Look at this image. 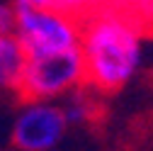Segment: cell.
Returning <instances> with one entry per match:
<instances>
[{
  "label": "cell",
  "mask_w": 153,
  "mask_h": 151,
  "mask_svg": "<svg viewBox=\"0 0 153 151\" xmlns=\"http://www.w3.org/2000/svg\"><path fill=\"white\" fill-rule=\"evenodd\" d=\"M143 34L109 10L95 12L80 25V56L85 85L109 98L134 78L141 64Z\"/></svg>",
  "instance_id": "cell-1"
},
{
  "label": "cell",
  "mask_w": 153,
  "mask_h": 151,
  "mask_svg": "<svg viewBox=\"0 0 153 151\" xmlns=\"http://www.w3.org/2000/svg\"><path fill=\"white\" fill-rule=\"evenodd\" d=\"M85 83V68L80 46L61 54H44V56H27V66L15 90L17 102H53L66 98L75 88Z\"/></svg>",
  "instance_id": "cell-2"
},
{
  "label": "cell",
  "mask_w": 153,
  "mask_h": 151,
  "mask_svg": "<svg viewBox=\"0 0 153 151\" xmlns=\"http://www.w3.org/2000/svg\"><path fill=\"white\" fill-rule=\"evenodd\" d=\"M15 37L27 56L61 54L80 46V25L51 7L15 5Z\"/></svg>",
  "instance_id": "cell-3"
},
{
  "label": "cell",
  "mask_w": 153,
  "mask_h": 151,
  "mask_svg": "<svg viewBox=\"0 0 153 151\" xmlns=\"http://www.w3.org/2000/svg\"><path fill=\"white\" fill-rule=\"evenodd\" d=\"M68 132L63 107L56 102L22 105L10 127V151H56Z\"/></svg>",
  "instance_id": "cell-4"
},
{
  "label": "cell",
  "mask_w": 153,
  "mask_h": 151,
  "mask_svg": "<svg viewBox=\"0 0 153 151\" xmlns=\"http://www.w3.org/2000/svg\"><path fill=\"white\" fill-rule=\"evenodd\" d=\"M63 115L68 127H80V129H102L107 124L109 110H107V98L100 95L97 90H92L90 85L75 88L71 95L63 98L61 102Z\"/></svg>",
  "instance_id": "cell-5"
},
{
  "label": "cell",
  "mask_w": 153,
  "mask_h": 151,
  "mask_svg": "<svg viewBox=\"0 0 153 151\" xmlns=\"http://www.w3.org/2000/svg\"><path fill=\"white\" fill-rule=\"evenodd\" d=\"M27 66V51L15 34H0V90L12 93Z\"/></svg>",
  "instance_id": "cell-6"
},
{
  "label": "cell",
  "mask_w": 153,
  "mask_h": 151,
  "mask_svg": "<svg viewBox=\"0 0 153 151\" xmlns=\"http://www.w3.org/2000/svg\"><path fill=\"white\" fill-rule=\"evenodd\" d=\"M102 10L124 17L143 37H153V0H102Z\"/></svg>",
  "instance_id": "cell-7"
},
{
  "label": "cell",
  "mask_w": 153,
  "mask_h": 151,
  "mask_svg": "<svg viewBox=\"0 0 153 151\" xmlns=\"http://www.w3.org/2000/svg\"><path fill=\"white\" fill-rule=\"evenodd\" d=\"M143 141H153V112H148V117L131 120L119 137L122 151H136Z\"/></svg>",
  "instance_id": "cell-8"
},
{
  "label": "cell",
  "mask_w": 153,
  "mask_h": 151,
  "mask_svg": "<svg viewBox=\"0 0 153 151\" xmlns=\"http://www.w3.org/2000/svg\"><path fill=\"white\" fill-rule=\"evenodd\" d=\"M51 10L71 17L73 22H88L95 12L102 10V0H51Z\"/></svg>",
  "instance_id": "cell-9"
},
{
  "label": "cell",
  "mask_w": 153,
  "mask_h": 151,
  "mask_svg": "<svg viewBox=\"0 0 153 151\" xmlns=\"http://www.w3.org/2000/svg\"><path fill=\"white\" fill-rule=\"evenodd\" d=\"M0 34H15V5L0 3Z\"/></svg>",
  "instance_id": "cell-10"
},
{
  "label": "cell",
  "mask_w": 153,
  "mask_h": 151,
  "mask_svg": "<svg viewBox=\"0 0 153 151\" xmlns=\"http://www.w3.org/2000/svg\"><path fill=\"white\" fill-rule=\"evenodd\" d=\"M12 5H20V7H51V0H15Z\"/></svg>",
  "instance_id": "cell-11"
},
{
  "label": "cell",
  "mask_w": 153,
  "mask_h": 151,
  "mask_svg": "<svg viewBox=\"0 0 153 151\" xmlns=\"http://www.w3.org/2000/svg\"><path fill=\"white\" fill-rule=\"evenodd\" d=\"M148 83H151V85H153V71H151V73H148Z\"/></svg>",
  "instance_id": "cell-12"
},
{
  "label": "cell",
  "mask_w": 153,
  "mask_h": 151,
  "mask_svg": "<svg viewBox=\"0 0 153 151\" xmlns=\"http://www.w3.org/2000/svg\"><path fill=\"white\" fill-rule=\"evenodd\" d=\"M0 151H5V149H0Z\"/></svg>",
  "instance_id": "cell-13"
}]
</instances>
